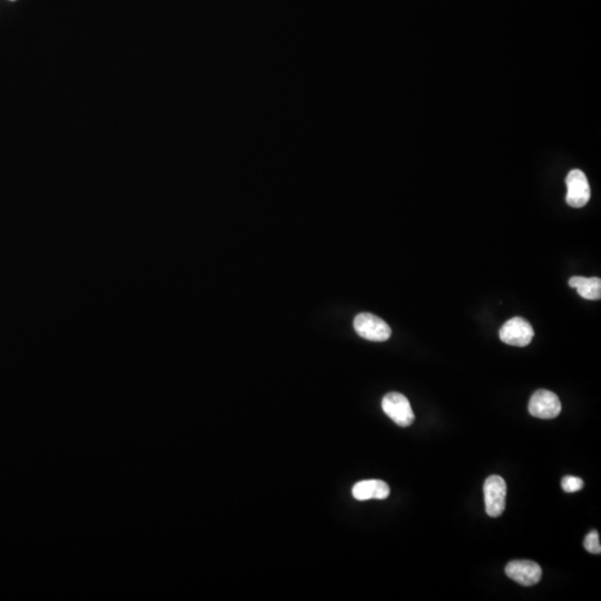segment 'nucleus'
<instances>
[{
    "label": "nucleus",
    "instance_id": "obj_1",
    "mask_svg": "<svg viewBox=\"0 0 601 601\" xmlns=\"http://www.w3.org/2000/svg\"><path fill=\"white\" fill-rule=\"evenodd\" d=\"M353 327L361 338L373 342H385L392 334V329L387 322L371 313H360L355 316Z\"/></svg>",
    "mask_w": 601,
    "mask_h": 601
},
{
    "label": "nucleus",
    "instance_id": "obj_2",
    "mask_svg": "<svg viewBox=\"0 0 601 601\" xmlns=\"http://www.w3.org/2000/svg\"><path fill=\"white\" fill-rule=\"evenodd\" d=\"M382 409L385 415L398 426L406 428L415 422V417L411 404L409 400L401 393H387L382 400Z\"/></svg>",
    "mask_w": 601,
    "mask_h": 601
},
{
    "label": "nucleus",
    "instance_id": "obj_3",
    "mask_svg": "<svg viewBox=\"0 0 601 601\" xmlns=\"http://www.w3.org/2000/svg\"><path fill=\"white\" fill-rule=\"evenodd\" d=\"M486 512L492 518H498L505 509L507 484L500 475H491L487 479L483 486Z\"/></svg>",
    "mask_w": 601,
    "mask_h": 601
},
{
    "label": "nucleus",
    "instance_id": "obj_4",
    "mask_svg": "<svg viewBox=\"0 0 601 601\" xmlns=\"http://www.w3.org/2000/svg\"><path fill=\"white\" fill-rule=\"evenodd\" d=\"M499 336L503 343L524 348L529 346L533 341L535 331L527 320L517 316L503 324L500 329Z\"/></svg>",
    "mask_w": 601,
    "mask_h": 601
},
{
    "label": "nucleus",
    "instance_id": "obj_5",
    "mask_svg": "<svg viewBox=\"0 0 601 601\" xmlns=\"http://www.w3.org/2000/svg\"><path fill=\"white\" fill-rule=\"evenodd\" d=\"M561 409L563 406L561 399L558 398L556 393L548 390L535 391L528 406L530 415L546 420L557 417L561 415Z\"/></svg>",
    "mask_w": 601,
    "mask_h": 601
},
{
    "label": "nucleus",
    "instance_id": "obj_6",
    "mask_svg": "<svg viewBox=\"0 0 601 601\" xmlns=\"http://www.w3.org/2000/svg\"><path fill=\"white\" fill-rule=\"evenodd\" d=\"M565 185L568 188L565 200L571 207L580 209L591 200V186L582 170H572L569 172L565 179Z\"/></svg>",
    "mask_w": 601,
    "mask_h": 601
},
{
    "label": "nucleus",
    "instance_id": "obj_7",
    "mask_svg": "<svg viewBox=\"0 0 601 601\" xmlns=\"http://www.w3.org/2000/svg\"><path fill=\"white\" fill-rule=\"evenodd\" d=\"M505 574L520 585L530 587L540 581L542 569L535 561H514L505 565Z\"/></svg>",
    "mask_w": 601,
    "mask_h": 601
},
{
    "label": "nucleus",
    "instance_id": "obj_8",
    "mask_svg": "<svg viewBox=\"0 0 601 601\" xmlns=\"http://www.w3.org/2000/svg\"><path fill=\"white\" fill-rule=\"evenodd\" d=\"M352 494L359 501L365 500L387 499L390 496V487L382 480H363L355 484L352 489Z\"/></svg>",
    "mask_w": 601,
    "mask_h": 601
},
{
    "label": "nucleus",
    "instance_id": "obj_9",
    "mask_svg": "<svg viewBox=\"0 0 601 601\" xmlns=\"http://www.w3.org/2000/svg\"><path fill=\"white\" fill-rule=\"evenodd\" d=\"M569 286L577 288L582 299L597 301L601 297V280L599 278L574 276L569 280Z\"/></svg>",
    "mask_w": 601,
    "mask_h": 601
},
{
    "label": "nucleus",
    "instance_id": "obj_10",
    "mask_svg": "<svg viewBox=\"0 0 601 601\" xmlns=\"http://www.w3.org/2000/svg\"><path fill=\"white\" fill-rule=\"evenodd\" d=\"M584 547L588 552L593 554V555H600L601 546L599 541V533L597 530H593L591 533L586 535L585 541H584Z\"/></svg>",
    "mask_w": 601,
    "mask_h": 601
},
{
    "label": "nucleus",
    "instance_id": "obj_11",
    "mask_svg": "<svg viewBox=\"0 0 601 601\" xmlns=\"http://www.w3.org/2000/svg\"><path fill=\"white\" fill-rule=\"evenodd\" d=\"M561 486H563V491L572 494V492L579 491L584 488V481L578 477L567 475L561 480Z\"/></svg>",
    "mask_w": 601,
    "mask_h": 601
},
{
    "label": "nucleus",
    "instance_id": "obj_12",
    "mask_svg": "<svg viewBox=\"0 0 601 601\" xmlns=\"http://www.w3.org/2000/svg\"><path fill=\"white\" fill-rule=\"evenodd\" d=\"M13 1H14V0H13Z\"/></svg>",
    "mask_w": 601,
    "mask_h": 601
}]
</instances>
